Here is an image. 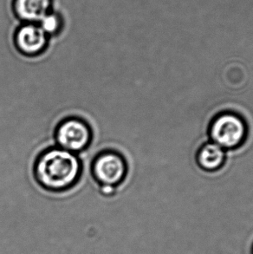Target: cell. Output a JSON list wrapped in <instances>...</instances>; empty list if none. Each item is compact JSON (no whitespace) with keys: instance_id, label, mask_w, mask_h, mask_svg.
Masks as SVG:
<instances>
[{"instance_id":"cell-8","label":"cell","mask_w":253,"mask_h":254,"mask_svg":"<svg viewBox=\"0 0 253 254\" xmlns=\"http://www.w3.org/2000/svg\"><path fill=\"white\" fill-rule=\"evenodd\" d=\"M38 25L49 37L59 33L61 29V21L59 16L55 14L48 13L39 21Z\"/></svg>"},{"instance_id":"cell-5","label":"cell","mask_w":253,"mask_h":254,"mask_svg":"<svg viewBox=\"0 0 253 254\" xmlns=\"http://www.w3.org/2000/svg\"><path fill=\"white\" fill-rule=\"evenodd\" d=\"M49 37L38 24H24L17 29L14 36V45L21 55L36 58L42 55L48 47Z\"/></svg>"},{"instance_id":"cell-2","label":"cell","mask_w":253,"mask_h":254,"mask_svg":"<svg viewBox=\"0 0 253 254\" xmlns=\"http://www.w3.org/2000/svg\"><path fill=\"white\" fill-rule=\"evenodd\" d=\"M209 134L213 143L223 149H234L245 143L248 135V127L246 121L240 115L223 112L212 119Z\"/></svg>"},{"instance_id":"cell-9","label":"cell","mask_w":253,"mask_h":254,"mask_svg":"<svg viewBox=\"0 0 253 254\" xmlns=\"http://www.w3.org/2000/svg\"><path fill=\"white\" fill-rule=\"evenodd\" d=\"M117 189L110 187V186H102L100 187V192H102V194L104 196H113L117 193Z\"/></svg>"},{"instance_id":"cell-6","label":"cell","mask_w":253,"mask_h":254,"mask_svg":"<svg viewBox=\"0 0 253 254\" xmlns=\"http://www.w3.org/2000/svg\"><path fill=\"white\" fill-rule=\"evenodd\" d=\"M197 163L205 171L214 172L222 168L226 161V154L221 147L209 142L201 146L196 156Z\"/></svg>"},{"instance_id":"cell-10","label":"cell","mask_w":253,"mask_h":254,"mask_svg":"<svg viewBox=\"0 0 253 254\" xmlns=\"http://www.w3.org/2000/svg\"><path fill=\"white\" fill-rule=\"evenodd\" d=\"M251 254H253V243L252 245V248H251Z\"/></svg>"},{"instance_id":"cell-3","label":"cell","mask_w":253,"mask_h":254,"mask_svg":"<svg viewBox=\"0 0 253 254\" xmlns=\"http://www.w3.org/2000/svg\"><path fill=\"white\" fill-rule=\"evenodd\" d=\"M54 138L57 147L79 155L92 142V127L81 117H66L57 125Z\"/></svg>"},{"instance_id":"cell-4","label":"cell","mask_w":253,"mask_h":254,"mask_svg":"<svg viewBox=\"0 0 253 254\" xmlns=\"http://www.w3.org/2000/svg\"><path fill=\"white\" fill-rule=\"evenodd\" d=\"M127 171L126 159L121 153L113 149L100 152L91 163L93 178L100 187L110 186L118 189L125 181Z\"/></svg>"},{"instance_id":"cell-1","label":"cell","mask_w":253,"mask_h":254,"mask_svg":"<svg viewBox=\"0 0 253 254\" xmlns=\"http://www.w3.org/2000/svg\"><path fill=\"white\" fill-rule=\"evenodd\" d=\"M82 174L78 155L59 147L42 151L33 166L35 180L42 189L52 192H63L74 188Z\"/></svg>"},{"instance_id":"cell-7","label":"cell","mask_w":253,"mask_h":254,"mask_svg":"<svg viewBox=\"0 0 253 254\" xmlns=\"http://www.w3.org/2000/svg\"><path fill=\"white\" fill-rule=\"evenodd\" d=\"M51 0H17L16 10L21 19L34 24L49 13Z\"/></svg>"}]
</instances>
